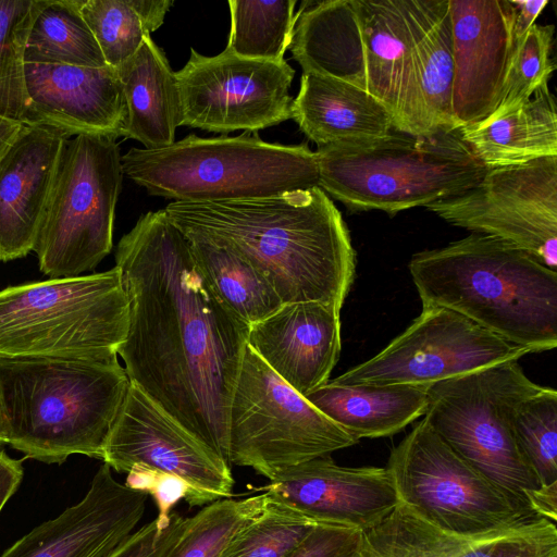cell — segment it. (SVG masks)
Returning a JSON list of instances; mask_svg holds the SVG:
<instances>
[{
    "instance_id": "obj_43",
    "label": "cell",
    "mask_w": 557,
    "mask_h": 557,
    "mask_svg": "<svg viewBox=\"0 0 557 557\" xmlns=\"http://www.w3.org/2000/svg\"><path fill=\"white\" fill-rule=\"evenodd\" d=\"M131 3L145 30L150 35L163 24L164 17L174 2L172 0H131Z\"/></svg>"
},
{
    "instance_id": "obj_3",
    "label": "cell",
    "mask_w": 557,
    "mask_h": 557,
    "mask_svg": "<svg viewBox=\"0 0 557 557\" xmlns=\"http://www.w3.org/2000/svg\"><path fill=\"white\" fill-rule=\"evenodd\" d=\"M434 0L304 2L289 45L302 72L333 77L376 98L393 129L424 136L416 44Z\"/></svg>"
},
{
    "instance_id": "obj_26",
    "label": "cell",
    "mask_w": 557,
    "mask_h": 557,
    "mask_svg": "<svg viewBox=\"0 0 557 557\" xmlns=\"http://www.w3.org/2000/svg\"><path fill=\"white\" fill-rule=\"evenodd\" d=\"M414 385H338L330 380L305 397L360 441L391 436L425 414L429 393Z\"/></svg>"
},
{
    "instance_id": "obj_41",
    "label": "cell",
    "mask_w": 557,
    "mask_h": 557,
    "mask_svg": "<svg viewBox=\"0 0 557 557\" xmlns=\"http://www.w3.org/2000/svg\"><path fill=\"white\" fill-rule=\"evenodd\" d=\"M24 474L22 460L11 458L0 450V512L17 491Z\"/></svg>"
},
{
    "instance_id": "obj_32",
    "label": "cell",
    "mask_w": 557,
    "mask_h": 557,
    "mask_svg": "<svg viewBox=\"0 0 557 557\" xmlns=\"http://www.w3.org/2000/svg\"><path fill=\"white\" fill-rule=\"evenodd\" d=\"M262 493L242 499L223 498L207 504L186 525L164 557H220L234 536L265 507Z\"/></svg>"
},
{
    "instance_id": "obj_6",
    "label": "cell",
    "mask_w": 557,
    "mask_h": 557,
    "mask_svg": "<svg viewBox=\"0 0 557 557\" xmlns=\"http://www.w3.org/2000/svg\"><path fill=\"white\" fill-rule=\"evenodd\" d=\"M121 162L128 180L173 201L243 200L319 186L317 154L306 143H268L255 132L191 134L163 148H131Z\"/></svg>"
},
{
    "instance_id": "obj_19",
    "label": "cell",
    "mask_w": 557,
    "mask_h": 557,
    "mask_svg": "<svg viewBox=\"0 0 557 557\" xmlns=\"http://www.w3.org/2000/svg\"><path fill=\"white\" fill-rule=\"evenodd\" d=\"M352 557H557L556 523L533 515L493 531L459 535L400 503L362 533Z\"/></svg>"
},
{
    "instance_id": "obj_31",
    "label": "cell",
    "mask_w": 557,
    "mask_h": 557,
    "mask_svg": "<svg viewBox=\"0 0 557 557\" xmlns=\"http://www.w3.org/2000/svg\"><path fill=\"white\" fill-rule=\"evenodd\" d=\"M296 3V0H230L231 29L224 50L250 60H284L297 18Z\"/></svg>"
},
{
    "instance_id": "obj_21",
    "label": "cell",
    "mask_w": 557,
    "mask_h": 557,
    "mask_svg": "<svg viewBox=\"0 0 557 557\" xmlns=\"http://www.w3.org/2000/svg\"><path fill=\"white\" fill-rule=\"evenodd\" d=\"M148 495L117 482L103 462L84 498L17 540L0 557H107L143 518Z\"/></svg>"
},
{
    "instance_id": "obj_35",
    "label": "cell",
    "mask_w": 557,
    "mask_h": 557,
    "mask_svg": "<svg viewBox=\"0 0 557 557\" xmlns=\"http://www.w3.org/2000/svg\"><path fill=\"white\" fill-rule=\"evenodd\" d=\"M511 423L516 443L541 485L557 482V391L541 386L522 399Z\"/></svg>"
},
{
    "instance_id": "obj_12",
    "label": "cell",
    "mask_w": 557,
    "mask_h": 557,
    "mask_svg": "<svg viewBox=\"0 0 557 557\" xmlns=\"http://www.w3.org/2000/svg\"><path fill=\"white\" fill-rule=\"evenodd\" d=\"M386 470L400 503L450 533L480 534L535 515L458 456L424 419L392 449Z\"/></svg>"
},
{
    "instance_id": "obj_37",
    "label": "cell",
    "mask_w": 557,
    "mask_h": 557,
    "mask_svg": "<svg viewBox=\"0 0 557 557\" xmlns=\"http://www.w3.org/2000/svg\"><path fill=\"white\" fill-rule=\"evenodd\" d=\"M81 13L113 69L131 59L149 35L131 0H82Z\"/></svg>"
},
{
    "instance_id": "obj_8",
    "label": "cell",
    "mask_w": 557,
    "mask_h": 557,
    "mask_svg": "<svg viewBox=\"0 0 557 557\" xmlns=\"http://www.w3.org/2000/svg\"><path fill=\"white\" fill-rule=\"evenodd\" d=\"M127 325L116 265L0 290V358L106 359L117 355Z\"/></svg>"
},
{
    "instance_id": "obj_10",
    "label": "cell",
    "mask_w": 557,
    "mask_h": 557,
    "mask_svg": "<svg viewBox=\"0 0 557 557\" xmlns=\"http://www.w3.org/2000/svg\"><path fill=\"white\" fill-rule=\"evenodd\" d=\"M121 157L113 138L78 135L64 141L34 247L45 275H83L110 253Z\"/></svg>"
},
{
    "instance_id": "obj_34",
    "label": "cell",
    "mask_w": 557,
    "mask_h": 557,
    "mask_svg": "<svg viewBox=\"0 0 557 557\" xmlns=\"http://www.w3.org/2000/svg\"><path fill=\"white\" fill-rule=\"evenodd\" d=\"M317 524L269 496L263 510L234 536L220 557H290Z\"/></svg>"
},
{
    "instance_id": "obj_27",
    "label": "cell",
    "mask_w": 557,
    "mask_h": 557,
    "mask_svg": "<svg viewBox=\"0 0 557 557\" xmlns=\"http://www.w3.org/2000/svg\"><path fill=\"white\" fill-rule=\"evenodd\" d=\"M462 140L486 169L557 156V112L548 84L509 114L462 126Z\"/></svg>"
},
{
    "instance_id": "obj_16",
    "label": "cell",
    "mask_w": 557,
    "mask_h": 557,
    "mask_svg": "<svg viewBox=\"0 0 557 557\" xmlns=\"http://www.w3.org/2000/svg\"><path fill=\"white\" fill-rule=\"evenodd\" d=\"M102 461L119 473L141 465L182 478L191 488L190 507L233 495L231 466L131 381Z\"/></svg>"
},
{
    "instance_id": "obj_18",
    "label": "cell",
    "mask_w": 557,
    "mask_h": 557,
    "mask_svg": "<svg viewBox=\"0 0 557 557\" xmlns=\"http://www.w3.org/2000/svg\"><path fill=\"white\" fill-rule=\"evenodd\" d=\"M256 491L317 523L362 532L379 524L399 504L386 468L343 467L330 455L290 467Z\"/></svg>"
},
{
    "instance_id": "obj_40",
    "label": "cell",
    "mask_w": 557,
    "mask_h": 557,
    "mask_svg": "<svg viewBox=\"0 0 557 557\" xmlns=\"http://www.w3.org/2000/svg\"><path fill=\"white\" fill-rule=\"evenodd\" d=\"M362 533L357 529L318 523L290 557H352Z\"/></svg>"
},
{
    "instance_id": "obj_4",
    "label": "cell",
    "mask_w": 557,
    "mask_h": 557,
    "mask_svg": "<svg viewBox=\"0 0 557 557\" xmlns=\"http://www.w3.org/2000/svg\"><path fill=\"white\" fill-rule=\"evenodd\" d=\"M422 307H443L532 352L557 346V272L498 237L472 233L414 253Z\"/></svg>"
},
{
    "instance_id": "obj_33",
    "label": "cell",
    "mask_w": 557,
    "mask_h": 557,
    "mask_svg": "<svg viewBox=\"0 0 557 557\" xmlns=\"http://www.w3.org/2000/svg\"><path fill=\"white\" fill-rule=\"evenodd\" d=\"M42 2L0 0V116L22 124L26 111L24 52Z\"/></svg>"
},
{
    "instance_id": "obj_20",
    "label": "cell",
    "mask_w": 557,
    "mask_h": 557,
    "mask_svg": "<svg viewBox=\"0 0 557 557\" xmlns=\"http://www.w3.org/2000/svg\"><path fill=\"white\" fill-rule=\"evenodd\" d=\"M24 125L78 135L124 137L127 106L115 69L25 63Z\"/></svg>"
},
{
    "instance_id": "obj_39",
    "label": "cell",
    "mask_w": 557,
    "mask_h": 557,
    "mask_svg": "<svg viewBox=\"0 0 557 557\" xmlns=\"http://www.w3.org/2000/svg\"><path fill=\"white\" fill-rule=\"evenodd\" d=\"M186 522L187 518L172 512L170 525L159 531L153 519L134 531L107 557H164L182 534Z\"/></svg>"
},
{
    "instance_id": "obj_11",
    "label": "cell",
    "mask_w": 557,
    "mask_h": 557,
    "mask_svg": "<svg viewBox=\"0 0 557 557\" xmlns=\"http://www.w3.org/2000/svg\"><path fill=\"white\" fill-rule=\"evenodd\" d=\"M230 465L272 481L282 471L359 441L281 379L248 345L228 410Z\"/></svg>"
},
{
    "instance_id": "obj_42",
    "label": "cell",
    "mask_w": 557,
    "mask_h": 557,
    "mask_svg": "<svg viewBox=\"0 0 557 557\" xmlns=\"http://www.w3.org/2000/svg\"><path fill=\"white\" fill-rule=\"evenodd\" d=\"M531 510L543 518L556 523L557 521V482L541 485L524 492Z\"/></svg>"
},
{
    "instance_id": "obj_28",
    "label": "cell",
    "mask_w": 557,
    "mask_h": 557,
    "mask_svg": "<svg viewBox=\"0 0 557 557\" xmlns=\"http://www.w3.org/2000/svg\"><path fill=\"white\" fill-rule=\"evenodd\" d=\"M414 52L424 136L458 129L451 106L454 58L448 0H434Z\"/></svg>"
},
{
    "instance_id": "obj_24",
    "label": "cell",
    "mask_w": 557,
    "mask_h": 557,
    "mask_svg": "<svg viewBox=\"0 0 557 557\" xmlns=\"http://www.w3.org/2000/svg\"><path fill=\"white\" fill-rule=\"evenodd\" d=\"M292 119L318 148L385 137L393 116L381 101L347 82L302 72Z\"/></svg>"
},
{
    "instance_id": "obj_17",
    "label": "cell",
    "mask_w": 557,
    "mask_h": 557,
    "mask_svg": "<svg viewBox=\"0 0 557 557\" xmlns=\"http://www.w3.org/2000/svg\"><path fill=\"white\" fill-rule=\"evenodd\" d=\"M451 23L453 115L457 126L479 122L499 103L515 50L510 0H448Z\"/></svg>"
},
{
    "instance_id": "obj_2",
    "label": "cell",
    "mask_w": 557,
    "mask_h": 557,
    "mask_svg": "<svg viewBox=\"0 0 557 557\" xmlns=\"http://www.w3.org/2000/svg\"><path fill=\"white\" fill-rule=\"evenodd\" d=\"M185 235L247 260L283 304L317 301L341 311L356 256L339 210L319 186L226 201H172L163 209Z\"/></svg>"
},
{
    "instance_id": "obj_25",
    "label": "cell",
    "mask_w": 557,
    "mask_h": 557,
    "mask_svg": "<svg viewBox=\"0 0 557 557\" xmlns=\"http://www.w3.org/2000/svg\"><path fill=\"white\" fill-rule=\"evenodd\" d=\"M115 70L127 106L124 137L146 149L173 144L182 125V100L176 74L163 50L147 35L137 52Z\"/></svg>"
},
{
    "instance_id": "obj_38",
    "label": "cell",
    "mask_w": 557,
    "mask_h": 557,
    "mask_svg": "<svg viewBox=\"0 0 557 557\" xmlns=\"http://www.w3.org/2000/svg\"><path fill=\"white\" fill-rule=\"evenodd\" d=\"M128 488L151 495L158 509L156 523L163 531L171 523L172 508L182 499L191 497L189 484L182 478L146 466L136 465L124 483Z\"/></svg>"
},
{
    "instance_id": "obj_7",
    "label": "cell",
    "mask_w": 557,
    "mask_h": 557,
    "mask_svg": "<svg viewBox=\"0 0 557 557\" xmlns=\"http://www.w3.org/2000/svg\"><path fill=\"white\" fill-rule=\"evenodd\" d=\"M319 187L350 211L380 210L393 216L458 196L486 168L459 128L429 136L388 134L360 144L318 148Z\"/></svg>"
},
{
    "instance_id": "obj_46",
    "label": "cell",
    "mask_w": 557,
    "mask_h": 557,
    "mask_svg": "<svg viewBox=\"0 0 557 557\" xmlns=\"http://www.w3.org/2000/svg\"><path fill=\"white\" fill-rule=\"evenodd\" d=\"M5 444H8V435L0 400V447Z\"/></svg>"
},
{
    "instance_id": "obj_45",
    "label": "cell",
    "mask_w": 557,
    "mask_h": 557,
    "mask_svg": "<svg viewBox=\"0 0 557 557\" xmlns=\"http://www.w3.org/2000/svg\"><path fill=\"white\" fill-rule=\"evenodd\" d=\"M24 125L0 116V159L17 137Z\"/></svg>"
},
{
    "instance_id": "obj_30",
    "label": "cell",
    "mask_w": 557,
    "mask_h": 557,
    "mask_svg": "<svg viewBox=\"0 0 557 557\" xmlns=\"http://www.w3.org/2000/svg\"><path fill=\"white\" fill-rule=\"evenodd\" d=\"M82 0H44L26 41L25 63L107 66L81 13Z\"/></svg>"
},
{
    "instance_id": "obj_9",
    "label": "cell",
    "mask_w": 557,
    "mask_h": 557,
    "mask_svg": "<svg viewBox=\"0 0 557 557\" xmlns=\"http://www.w3.org/2000/svg\"><path fill=\"white\" fill-rule=\"evenodd\" d=\"M540 387L518 361L503 362L429 386L423 419L465 461L529 506L524 492L541 483L511 420L518 404Z\"/></svg>"
},
{
    "instance_id": "obj_1",
    "label": "cell",
    "mask_w": 557,
    "mask_h": 557,
    "mask_svg": "<svg viewBox=\"0 0 557 557\" xmlns=\"http://www.w3.org/2000/svg\"><path fill=\"white\" fill-rule=\"evenodd\" d=\"M115 265L128 299L117 355L129 381L230 465L228 410L249 325L216 295L163 209L122 236Z\"/></svg>"
},
{
    "instance_id": "obj_5",
    "label": "cell",
    "mask_w": 557,
    "mask_h": 557,
    "mask_svg": "<svg viewBox=\"0 0 557 557\" xmlns=\"http://www.w3.org/2000/svg\"><path fill=\"white\" fill-rule=\"evenodd\" d=\"M128 386L117 355L99 360L0 358L8 444L45 463H62L75 454L102 460Z\"/></svg>"
},
{
    "instance_id": "obj_13",
    "label": "cell",
    "mask_w": 557,
    "mask_h": 557,
    "mask_svg": "<svg viewBox=\"0 0 557 557\" xmlns=\"http://www.w3.org/2000/svg\"><path fill=\"white\" fill-rule=\"evenodd\" d=\"M529 354L453 310L428 306L380 352L330 381L429 387Z\"/></svg>"
},
{
    "instance_id": "obj_29",
    "label": "cell",
    "mask_w": 557,
    "mask_h": 557,
    "mask_svg": "<svg viewBox=\"0 0 557 557\" xmlns=\"http://www.w3.org/2000/svg\"><path fill=\"white\" fill-rule=\"evenodd\" d=\"M191 253L223 302L249 326L283 302L269 281L232 249L198 235H186Z\"/></svg>"
},
{
    "instance_id": "obj_36",
    "label": "cell",
    "mask_w": 557,
    "mask_h": 557,
    "mask_svg": "<svg viewBox=\"0 0 557 557\" xmlns=\"http://www.w3.org/2000/svg\"><path fill=\"white\" fill-rule=\"evenodd\" d=\"M554 25L534 24L515 45L498 106L483 120L509 114L523 107L544 85L555 70L550 58L554 44Z\"/></svg>"
},
{
    "instance_id": "obj_22",
    "label": "cell",
    "mask_w": 557,
    "mask_h": 557,
    "mask_svg": "<svg viewBox=\"0 0 557 557\" xmlns=\"http://www.w3.org/2000/svg\"><path fill=\"white\" fill-rule=\"evenodd\" d=\"M341 311L317 301L283 304L248 330L247 345L304 396L329 381L341 348Z\"/></svg>"
},
{
    "instance_id": "obj_14",
    "label": "cell",
    "mask_w": 557,
    "mask_h": 557,
    "mask_svg": "<svg viewBox=\"0 0 557 557\" xmlns=\"http://www.w3.org/2000/svg\"><path fill=\"white\" fill-rule=\"evenodd\" d=\"M425 208L455 226L506 240L556 271L557 156L487 169L467 191Z\"/></svg>"
},
{
    "instance_id": "obj_15",
    "label": "cell",
    "mask_w": 557,
    "mask_h": 557,
    "mask_svg": "<svg viewBox=\"0 0 557 557\" xmlns=\"http://www.w3.org/2000/svg\"><path fill=\"white\" fill-rule=\"evenodd\" d=\"M175 74L182 125L226 134L256 132L292 119L295 70L285 60H250L225 50L206 57L191 48Z\"/></svg>"
},
{
    "instance_id": "obj_23",
    "label": "cell",
    "mask_w": 557,
    "mask_h": 557,
    "mask_svg": "<svg viewBox=\"0 0 557 557\" xmlns=\"http://www.w3.org/2000/svg\"><path fill=\"white\" fill-rule=\"evenodd\" d=\"M61 133L24 125L0 159V260L34 250L60 154Z\"/></svg>"
},
{
    "instance_id": "obj_44",
    "label": "cell",
    "mask_w": 557,
    "mask_h": 557,
    "mask_svg": "<svg viewBox=\"0 0 557 557\" xmlns=\"http://www.w3.org/2000/svg\"><path fill=\"white\" fill-rule=\"evenodd\" d=\"M516 10L513 23L515 45L519 42L548 3L547 0H510Z\"/></svg>"
}]
</instances>
